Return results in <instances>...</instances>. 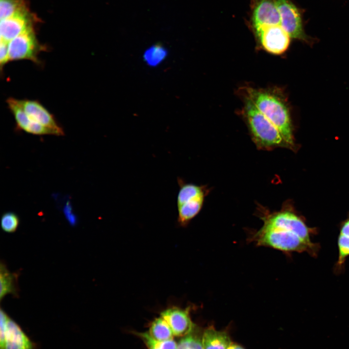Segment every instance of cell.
Instances as JSON below:
<instances>
[{
    "mask_svg": "<svg viewBox=\"0 0 349 349\" xmlns=\"http://www.w3.org/2000/svg\"><path fill=\"white\" fill-rule=\"evenodd\" d=\"M280 16V25L290 38L305 40L301 18L297 8L289 0H275Z\"/></svg>",
    "mask_w": 349,
    "mask_h": 349,
    "instance_id": "52a82bcc",
    "label": "cell"
},
{
    "mask_svg": "<svg viewBox=\"0 0 349 349\" xmlns=\"http://www.w3.org/2000/svg\"><path fill=\"white\" fill-rule=\"evenodd\" d=\"M338 259L334 266V272L341 274L344 270L345 261L349 256V237L339 234L337 239Z\"/></svg>",
    "mask_w": 349,
    "mask_h": 349,
    "instance_id": "e0dca14e",
    "label": "cell"
},
{
    "mask_svg": "<svg viewBox=\"0 0 349 349\" xmlns=\"http://www.w3.org/2000/svg\"><path fill=\"white\" fill-rule=\"evenodd\" d=\"M251 21L254 30L264 26L280 25V16L275 0H255Z\"/></svg>",
    "mask_w": 349,
    "mask_h": 349,
    "instance_id": "9c48e42d",
    "label": "cell"
},
{
    "mask_svg": "<svg viewBox=\"0 0 349 349\" xmlns=\"http://www.w3.org/2000/svg\"><path fill=\"white\" fill-rule=\"evenodd\" d=\"M26 12L19 0H0V20Z\"/></svg>",
    "mask_w": 349,
    "mask_h": 349,
    "instance_id": "ac0fdd59",
    "label": "cell"
},
{
    "mask_svg": "<svg viewBox=\"0 0 349 349\" xmlns=\"http://www.w3.org/2000/svg\"><path fill=\"white\" fill-rule=\"evenodd\" d=\"M179 190L176 197L177 222L182 226L187 225L201 210L204 199L202 187L187 183L182 178H177Z\"/></svg>",
    "mask_w": 349,
    "mask_h": 349,
    "instance_id": "277c9868",
    "label": "cell"
},
{
    "mask_svg": "<svg viewBox=\"0 0 349 349\" xmlns=\"http://www.w3.org/2000/svg\"><path fill=\"white\" fill-rule=\"evenodd\" d=\"M244 112L252 134L259 144L271 146L286 143L278 128L247 97Z\"/></svg>",
    "mask_w": 349,
    "mask_h": 349,
    "instance_id": "3957f363",
    "label": "cell"
},
{
    "mask_svg": "<svg viewBox=\"0 0 349 349\" xmlns=\"http://www.w3.org/2000/svg\"><path fill=\"white\" fill-rule=\"evenodd\" d=\"M339 234L349 237V218L341 224Z\"/></svg>",
    "mask_w": 349,
    "mask_h": 349,
    "instance_id": "d4e9b609",
    "label": "cell"
},
{
    "mask_svg": "<svg viewBox=\"0 0 349 349\" xmlns=\"http://www.w3.org/2000/svg\"><path fill=\"white\" fill-rule=\"evenodd\" d=\"M148 333L154 339L159 341L173 339L174 335L168 323L161 317L152 322Z\"/></svg>",
    "mask_w": 349,
    "mask_h": 349,
    "instance_id": "2e32d148",
    "label": "cell"
},
{
    "mask_svg": "<svg viewBox=\"0 0 349 349\" xmlns=\"http://www.w3.org/2000/svg\"><path fill=\"white\" fill-rule=\"evenodd\" d=\"M19 224V219L16 214L13 212L4 213L0 219L2 230L6 233H11L16 231Z\"/></svg>",
    "mask_w": 349,
    "mask_h": 349,
    "instance_id": "44dd1931",
    "label": "cell"
},
{
    "mask_svg": "<svg viewBox=\"0 0 349 349\" xmlns=\"http://www.w3.org/2000/svg\"><path fill=\"white\" fill-rule=\"evenodd\" d=\"M46 50V47L38 43L31 28L9 42V61L28 60L39 64V54Z\"/></svg>",
    "mask_w": 349,
    "mask_h": 349,
    "instance_id": "5b68a950",
    "label": "cell"
},
{
    "mask_svg": "<svg viewBox=\"0 0 349 349\" xmlns=\"http://www.w3.org/2000/svg\"><path fill=\"white\" fill-rule=\"evenodd\" d=\"M166 49L160 44H156L149 48L144 53V59L151 66L159 64L165 58Z\"/></svg>",
    "mask_w": 349,
    "mask_h": 349,
    "instance_id": "d6986e66",
    "label": "cell"
},
{
    "mask_svg": "<svg viewBox=\"0 0 349 349\" xmlns=\"http://www.w3.org/2000/svg\"><path fill=\"white\" fill-rule=\"evenodd\" d=\"M254 31L262 46L271 53L281 54L289 46L290 37L280 25L264 26Z\"/></svg>",
    "mask_w": 349,
    "mask_h": 349,
    "instance_id": "8992f818",
    "label": "cell"
},
{
    "mask_svg": "<svg viewBox=\"0 0 349 349\" xmlns=\"http://www.w3.org/2000/svg\"><path fill=\"white\" fill-rule=\"evenodd\" d=\"M177 349H203L202 339L189 334L179 341Z\"/></svg>",
    "mask_w": 349,
    "mask_h": 349,
    "instance_id": "7402d4cb",
    "label": "cell"
},
{
    "mask_svg": "<svg viewBox=\"0 0 349 349\" xmlns=\"http://www.w3.org/2000/svg\"><path fill=\"white\" fill-rule=\"evenodd\" d=\"M227 349H244L242 347L240 346L239 345L232 342L230 344V345H229V346L228 347V348H227Z\"/></svg>",
    "mask_w": 349,
    "mask_h": 349,
    "instance_id": "484cf974",
    "label": "cell"
},
{
    "mask_svg": "<svg viewBox=\"0 0 349 349\" xmlns=\"http://www.w3.org/2000/svg\"><path fill=\"white\" fill-rule=\"evenodd\" d=\"M148 349H177V345L173 339L159 341L154 339L148 332L139 334Z\"/></svg>",
    "mask_w": 349,
    "mask_h": 349,
    "instance_id": "ffe728a7",
    "label": "cell"
},
{
    "mask_svg": "<svg viewBox=\"0 0 349 349\" xmlns=\"http://www.w3.org/2000/svg\"><path fill=\"white\" fill-rule=\"evenodd\" d=\"M231 342L227 333L218 331L213 326L206 329L202 335L203 349H227Z\"/></svg>",
    "mask_w": 349,
    "mask_h": 349,
    "instance_id": "5bb4252c",
    "label": "cell"
},
{
    "mask_svg": "<svg viewBox=\"0 0 349 349\" xmlns=\"http://www.w3.org/2000/svg\"><path fill=\"white\" fill-rule=\"evenodd\" d=\"M65 216L71 225H74L77 223V218L72 212V208L69 203H67L64 208Z\"/></svg>",
    "mask_w": 349,
    "mask_h": 349,
    "instance_id": "cb8c5ba5",
    "label": "cell"
},
{
    "mask_svg": "<svg viewBox=\"0 0 349 349\" xmlns=\"http://www.w3.org/2000/svg\"><path fill=\"white\" fill-rule=\"evenodd\" d=\"M7 103L19 129L37 135L62 136L57 131L45 127L31 120L24 111L20 100L11 97L7 100Z\"/></svg>",
    "mask_w": 349,
    "mask_h": 349,
    "instance_id": "ba28073f",
    "label": "cell"
},
{
    "mask_svg": "<svg viewBox=\"0 0 349 349\" xmlns=\"http://www.w3.org/2000/svg\"><path fill=\"white\" fill-rule=\"evenodd\" d=\"M1 349H39V346L21 327L8 316L4 345Z\"/></svg>",
    "mask_w": 349,
    "mask_h": 349,
    "instance_id": "30bf717a",
    "label": "cell"
},
{
    "mask_svg": "<svg viewBox=\"0 0 349 349\" xmlns=\"http://www.w3.org/2000/svg\"><path fill=\"white\" fill-rule=\"evenodd\" d=\"M20 104L31 120L45 127L54 129L59 132L62 135L64 131L54 116L36 100L24 99L20 100Z\"/></svg>",
    "mask_w": 349,
    "mask_h": 349,
    "instance_id": "8fae6325",
    "label": "cell"
},
{
    "mask_svg": "<svg viewBox=\"0 0 349 349\" xmlns=\"http://www.w3.org/2000/svg\"><path fill=\"white\" fill-rule=\"evenodd\" d=\"M189 310L172 307L160 313V317L168 323L174 335L184 336L190 334L193 330L194 324Z\"/></svg>",
    "mask_w": 349,
    "mask_h": 349,
    "instance_id": "7c38bea8",
    "label": "cell"
},
{
    "mask_svg": "<svg viewBox=\"0 0 349 349\" xmlns=\"http://www.w3.org/2000/svg\"><path fill=\"white\" fill-rule=\"evenodd\" d=\"M315 230L294 213L283 211L266 217L262 227L249 240L256 246L273 248L283 252H305L317 255L319 247L311 240Z\"/></svg>",
    "mask_w": 349,
    "mask_h": 349,
    "instance_id": "6da1fadb",
    "label": "cell"
},
{
    "mask_svg": "<svg viewBox=\"0 0 349 349\" xmlns=\"http://www.w3.org/2000/svg\"><path fill=\"white\" fill-rule=\"evenodd\" d=\"M18 274L11 272L6 264L1 262L0 265V300L8 294H12L15 297L18 296Z\"/></svg>",
    "mask_w": 349,
    "mask_h": 349,
    "instance_id": "9a60e30c",
    "label": "cell"
},
{
    "mask_svg": "<svg viewBox=\"0 0 349 349\" xmlns=\"http://www.w3.org/2000/svg\"><path fill=\"white\" fill-rule=\"evenodd\" d=\"M31 28L26 12L0 20V39L9 42Z\"/></svg>",
    "mask_w": 349,
    "mask_h": 349,
    "instance_id": "4fadbf2b",
    "label": "cell"
},
{
    "mask_svg": "<svg viewBox=\"0 0 349 349\" xmlns=\"http://www.w3.org/2000/svg\"><path fill=\"white\" fill-rule=\"evenodd\" d=\"M8 44V42L0 39V64L1 70H2V67L9 62Z\"/></svg>",
    "mask_w": 349,
    "mask_h": 349,
    "instance_id": "603a6c76",
    "label": "cell"
},
{
    "mask_svg": "<svg viewBox=\"0 0 349 349\" xmlns=\"http://www.w3.org/2000/svg\"><path fill=\"white\" fill-rule=\"evenodd\" d=\"M247 97L278 128L286 144H293L292 129L288 109L279 96L267 91L246 89Z\"/></svg>",
    "mask_w": 349,
    "mask_h": 349,
    "instance_id": "7a4b0ae2",
    "label": "cell"
}]
</instances>
